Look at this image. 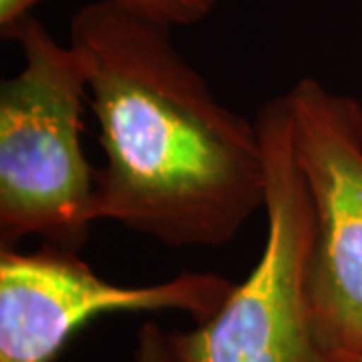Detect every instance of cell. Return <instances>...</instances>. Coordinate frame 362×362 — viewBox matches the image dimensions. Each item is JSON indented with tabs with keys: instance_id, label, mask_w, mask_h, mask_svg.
<instances>
[{
	"instance_id": "cell-1",
	"label": "cell",
	"mask_w": 362,
	"mask_h": 362,
	"mask_svg": "<svg viewBox=\"0 0 362 362\" xmlns=\"http://www.w3.org/2000/svg\"><path fill=\"white\" fill-rule=\"evenodd\" d=\"M169 30L115 0L71 21L105 156L93 220L169 247H220L264 209V145L258 123L218 101Z\"/></svg>"
},
{
	"instance_id": "cell-4",
	"label": "cell",
	"mask_w": 362,
	"mask_h": 362,
	"mask_svg": "<svg viewBox=\"0 0 362 362\" xmlns=\"http://www.w3.org/2000/svg\"><path fill=\"white\" fill-rule=\"evenodd\" d=\"M292 145L310 194L306 292L334 362H362V105L304 77L286 93Z\"/></svg>"
},
{
	"instance_id": "cell-2",
	"label": "cell",
	"mask_w": 362,
	"mask_h": 362,
	"mask_svg": "<svg viewBox=\"0 0 362 362\" xmlns=\"http://www.w3.org/2000/svg\"><path fill=\"white\" fill-rule=\"evenodd\" d=\"M4 39L25 65L0 85V247L35 235L78 252L95 223V171L81 147L85 69L35 16Z\"/></svg>"
},
{
	"instance_id": "cell-6",
	"label": "cell",
	"mask_w": 362,
	"mask_h": 362,
	"mask_svg": "<svg viewBox=\"0 0 362 362\" xmlns=\"http://www.w3.org/2000/svg\"><path fill=\"white\" fill-rule=\"evenodd\" d=\"M133 13L168 26H192L207 18L218 0H115Z\"/></svg>"
},
{
	"instance_id": "cell-8",
	"label": "cell",
	"mask_w": 362,
	"mask_h": 362,
	"mask_svg": "<svg viewBox=\"0 0 362 362\" xmlns=\"http://www.w3.org/2000/svg\"><path fill=\"white\" fill-rule=\"evenodd\" d=\"M40 0H0V28L2 37H6L14 26H18L30 16V11Z\"/></svg>"
},
{
	"instance_id": "cell-5",
	"label": "cell",
	"mask_w": 362,
	"mask_h": 362,
	"mask_svg": "<svg viewBox=\"0 0 362 362\" xmlns=\"http://www.w3.org/2000/svg\"><path fill=\"white\" fill-rule=\"evenodd\" d=\"M233 286L214 272H181L157 284H113L69 247H0V362H57L85 324L117 312L177 310L202 322Z\"/></svg>"
},
{
	"instance_id": "cell-3",
	"label": "cell",
	"mask_w": 362,
	"mask_h": 362,
	"mask_svg": "<svg viewBox=\"0 0 362 362\" xmlns=\"http://www.w3.org/2000/svg\"><path fill=\"white\" fill-rule=\"evenodd\" d=\"M256 123L266 157V242L254 270L218 310L189 330L168 332L175 362H334L308 304L314 211L294 157L286 95L262 105Z\"/></svg>"
},
{
	"instance_id": "cell-7",
	"label": "cell",
	"mask_w": 362,
	"mask_h": 362,
	"mask_svg": "<svg viewBox=\"0 0 362 362\" xmlns=\"http://www.w3.org/2000/svg\"><path fill=\"white\" fill-rule=\"evenodd\" d=\"M135 362H175L169 349L168 330L156 320H147L139 326L133 350Z\"/></svg>"
}]
</instances>
